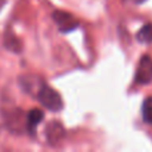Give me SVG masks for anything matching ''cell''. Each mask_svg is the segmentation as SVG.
Returning a JSON list of instances; mask_svg holds the SVG:
<instances>
[{
  "mask_svg": "<svg viewBox=\"0 0 152 152\" xmlns=\"http://www.w3.org/2000/svg\"><path fill=\"white\" fill-rule=\"evenodd\" d=\"M36 97L42 103L43 107H45L47 110L52 111V112H59L63 108V100H61V96L59 95V92L51 88L45 83L40 84L39 89L36 92Z\"/></svg>",
  "mask_w": 152,
  "mask_h": 152,
  "instance_id": "6da1fadb",
  "label": "cell"
},
{
  "mask_svg": "<svg viewBox=\"0 0 152 152\" xmlns=\"http://www.w3.org/2000/svg\"><path fill=\"white\" fill-rule=\"evenodd\" d=\"M4 45L7 50L12 51L15 53H19L21 51V42L11 29H7L4 35Z\"/></svg>",
  "mask_w": 152,
  "mask_h": 152,
  "instance_id": "8992f818",
  "label": "cell"
},
{
  "mask_svg": "<svg viewBox=\"0 0 152 152\" xmlns=\"http://www.w3.org/2000/svg\"><path fill=\"white\" fill-rule=\"evenodd\" d=\"M5 3H7V0H0V11H1V8L5 5Z\"/></svg>",
  "mask_w": 152,
  "mask_h": 152,
  "instance_id": "9c48e42d",
  "label": "cell"
},
{
  "mask_svg": "<svg viewBox=\"0 0 152 152\" xmlns=\"http://www.w3.org/2000/svg\"><path fill=\"white\" fill-rule=\"evenodd\" d=\"M44 119V112L39 108H34L31 110L26 116V128L27 132L29 135H35L36 132V127L42 123V120Z\"/></svg>",
  "mask_w": 152,
  "mask_h": 152,
  "instance_id": "5b68a950",
  "label": "cell"
},
{
  "mask_svg": "<svg viewBox=\"0 0 152 152\" xmlns=\"http://www.w3.org/2000/svg\"><path fill=\"white\" fill-rule=\"evenodd\" d=\"M52 19H53V21H55V24L58 26L59 31L63 32V34L74 31V29H76L80 26L77 19H76L72 13L66 12V11H60V10L53 11Z\"/></svg>",
  "mask_w": 152,
  "mask_h": 152,
  "instance_id": "7a4b0ae2",
  "label": "cell"
},
{
  "mask_svg": "<svg viewBox=\"0 0 152 152\" xmlns=\"http://www.w3.org/2000/svg\"><path fill=\"white\" fill-rule=\"evenodd\" d=\"M142 113L145 123L152 124V97H147L144 100L142 107Z\"/></svg>",
  "mask_w": 152,
  "mask_h": 152,
  "instance_id": "ba28073f",
  "label": "cell"
},
{
  "mask_svg": "<svg viewBox=\"0 0 152 152\" xmlns=\"http://www.w3.org/2000/svg\"><path fill=\"white\" fill-rule=\"evenodd\" d=\"M135 80L139 84H150L152 81V59L148 55L142 56L135 74Z\"/></svg>",
  "mask_w": 152,
  "mask_h": 152,
  "instance_id": "3957f363",
  "label": "cell"
},
{
  "mask_svg": "<svg viewBox=\"0 0 152 152\" xmlns=\"http://www.w3.org/2000/svg\"><path fill=\"white\" fill-rule=\"evenodd\" d=\"M137 42L143 44H151L152 43V23H148L140 28V31L136 35Z\"/></svg>",
  "mask_w": 152,
  "mask_h": 152,
  "instance_id": "52a82bcc",
  "label": "cell"
},
{
  "mask_svg": "<svg viewBox=\"0 0 152 152\" xmlns=\"http://www.w3.org/2000/svg\"><path fill=\"white\" fill-rule=\"evenodd\" d=\"M134 1H135V3H143L144 0H134Z\"/></svg>",
  "mask_w": 152,
  "mask_h": 152,
  "instance_id": "30bf717a",
  "label": "cell"
},
{
  "mask_svg": "<svg viewBox=\"0 0 152 152\" xmlns=\"http://www.w3.org/2000/svg\"><path fill=\"white\" fill-rule=\"evenodd\" d=\"M66 136V129L59 121H52L45 128V137L51 145H58Z\"/></svg>",
  "mask_w": 152,
  "mask_h": 152,
  "instance_id": "277c9868",
  "label": "cell"
}]
</instances>
